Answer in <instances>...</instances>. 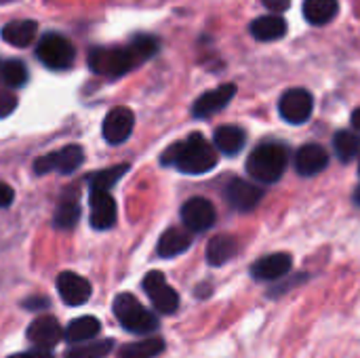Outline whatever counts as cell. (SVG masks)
<instances>
[{"mask_svg": "<svg viewBox=\"0 0 360 358\" xmlns=\"http://www.w3.org/2000/svg\"><path fill=\"white\" fill-rule=\"evenodd\" d=\"M213 141H215V148L226 154V156H234L238 154L243 148H245V141H247V135L240 127L236 124H224L215 131L213 135Z\"/></svg>", "mask_w": 360, "mask_h": 358, "instance_id": "obj_19", "label": "cell"}, {"mask_svg": "<svg viewBox=\"0 0 360 358\" xmlns=\"http://www.w3.org/2000/svg\"><path fill=\"white\" fill-rule=\"evenodd\" d=\"M162 350H165V342L160 338H150L118 348V358H154Z\"/></svg>", "mask_w": 360, "mask_h": 358, "instance_id": "obj_25", "label": "cell"}, {"mask_svg": "<svg viewBox=\"0 0 360 358\" xmlns=\"http://www.w3.org/2000/svg\"><path fill=\"white\" fill-rule=\"evenodd\" d=\"M133 127H135V114L129 108L118 106L110 110L103 120V137L108 143H122L129 139Z\"/></svg>", "mask_w": 360, "mask_h": 358, "instance_id": "obj_12", "label": "cell"}, {"mask_svg": "<svg viewBox=\"0 0 360 358\" xmlns=\"http://www.w3.org/2000/svg\"><path fill=\"white\" fill-rule=\"evenodd\" d=\"M99 329H101V325L95 317H80L68 325L63 335L70 344H84L86 340H93L99 333Z\"/></svg>", "mask_w": 360, "mask_h": 358, "instance_id": "obj_24", "label": "cell"}, {"mask_svg": "<svg viewBox=\"0 0 360 358\" xmlns=\"http://www.w3.org/2000/svg\"><path fill=\"white\" fill-rule=\"evenodd\" d=\"M158 38L156 36H150V34H141V36H137L133 42H131V53L135 55V59H137V63L139 61H143V59H148V57H152L156 51H158Z\"/></svg>", "mask_w": 360, "mask_h": 358, "instance_id": "obj_30", "label": "cell"}, {"mask_svg": "<svg viewBox=\"0 0 360 358\" xmlns=\"http://www.w3.org/2000/svg\"><path fill=\"white\" fill-rule=\"evenodd\" d=\"M17 108V97L8 91H0V118L8 116Z\"/></svg>", "mask_w": 360, "mask_h": 358, "instance_id": "obj_32", "label": "cell"}, {"mask_svg": "<svg viewBox=\"0 0 360 358\" xmlns=\"http://www.w3.org/2000/svg\"><path fill=\"white\" fill-rule=\"evenodd\" d=\"M327 165H329V154L319 143L302 146L295 154V171L304 177H312V175L323 173L327 169Z\"/></svg>", "mask_w": 360, "mask_h": 358, "instance_id": "obj_15", "label": "cell"}, {"mask_svg": "<svg viewBox=\"0 0 360 358\" xmlns=\"http://www.w3.org/2000/svg\"><path fill=\"white\" fill-rule=\"evenodd\" d=\"M112 348H114V342H112V340L93 342V344H82V346H76V348L68 350L65 358H105Z\"/></svg>", "mask_w": 360, "mask_h": 358, "instance_id": "obj_28", "label": "cell"}, {"mask_svg": "<svg viewBox=\"0 0 360 358\" xmlns=\"http://www.w3.org/2000/svg\"><path fill=\"white\" fill-rule=\"evenodd\" d=\"M84 160V152L80 146L72 143V146H65L61 150H55L51 154H44L40 158L34 160V171L38 175H44V173H63V175H70L74 173Z\"/></svg>", "mask_w": 360, "mask_h": 358, "instance_id": "obj_6", "label": "cell"}, {"mask_svg": "<svg viewBox=\"0 0 360 358\" xmlns=\"http://www.w3.org/2000/svg\"><path fill=\"white\" fill-rule=\"evenodd\" d=\"M137 65L135 55L131 53V49H103L97 46L89 53V68L99 74V76H122L129 70H133Z\"/></svg>", "mask_w": 360, "mask_h": 358, "instance_id": "obj_4", "label": "cell"}, {"mask_svg": "<svg viewBox=\"0 0 360 358\" xmlns=\"http://www.w3.org/2000/svg\"><path fill=\"white\" fill-rule=\"evenodd\" d=\"M0 74H2V80L8 84V87H23L27 82V68L23 65V61L19 59H8L2 63L0 68Z\"/></svg>", "mask_w": 360, "mask_h": 358, "instance_id": "obj_29", "label": "cell"}, {"mask_svg": "<svg viewBox=\"0 0 360 358\" xmlns=\"http://www.w3.org/2000/svg\"><path fill=\"white\" fill-rule=\"evenodd\" d=\"M192 245V234L181 230V228H171L167 230L160 241H158V255L160 257H177L179 253L188 251Z\"/></svg>", "mask_w": 360, "mask_h": 358, "instance_id": "obj_21", "label": "cell"}, {"mask_svg": "<svg viewBox=\"0 0 360 358\" xmlns=\"http://www.w3.org/2000/svg\"><path fill=\"white\" fill-rule=\"evenodd\" d=\"M162 165H171L188 175H202L217 165V154L200 133H192L188 139L173 143L162 154Z\"/></svg>", "mask_w": 360, "mask_h": 358, "instance_id": "obj_1", "label": "cell"}, {"mask_svg": "<svg viewBox=\"0 0 360 358\" xmlns=\"http://www.w3.org/2000/svg\"><path fill=\"white\" fill-rule=\"evenodd\" d=\"M352 127L359 131V135H360V108H356V110L352 112Z\"/></svg>", "mask_w": 360, "mask_h": 358, "instance_id": "obj_37", "label": "cell"}, {"mask_svg": "<svg viewBox=\"0 0 360 358\" xmlns=\"http://www.w3.org/2000/svg\"><path fill=\"white\" fill-rule=\"evenodd\" d=\"M217 219L215 207L207 198H190L181 207V222L190 232H207Z\"/></svg>", "mask_w": 360, "mask_h": 358, "instance_id": "obj_9", "label": "cell"}, {"mask_svg": "<svg viewBox=\"0 0 360 358\" xmlns=\"http://www.w3.org/2000/svg\"><path fill=\"white\" fill-rule=\"evenodd\" d=\"M291 266H293V260L289 253H270L253 264L251 274L257 281H278L289 274Z\"/></svg>", "mask_w": 360, "mask_h": 358, "instance_id": "obj_16", "label": "cell"}, {"mask_svg": "<svg viewBox=\"0 0 360 358\" xmlns=\"http://www.w3.org/2000/svg\"><path fill=\"white\" fill-rule=\"evenodd\" d=\"M8 358H53L49 354V350H34V352H21V354H13Z\"/></svg>", "mask_w": 360, "mask_h": 358, "instance_id": "obj_36", "label": "cell"}, {"mask_svg": "<svg viewBox=\"0 0 360 358\" xmlns=\"http://www.w3.org/2000/svg\"><path fill=\"white\" fill-rule=\"evenodd\" d=\"M57 291L63 304L82 306L91 298V283L84 276H78L74 272H61L57 279Z\"/></svg>", "mask_w": 360, "mask_h": 358, "instance_id": "obj_13", "label": "cell"}, {"mask_svg": "<svg viewBox=\"0 0 360 358\" xmlns=\"http://www.w3.org/2000/svg\"><path fill=\"white\" fill-rule=\"evenodd\" d=\"M38 32V23L32 19H21V21H11L2 27V40L8 42L11 46H27L32 44L34 36Z\"/></svg>", "mask_w": 360, "mask_h": 358, "instance_id": "obj_20", "label": "cell"}, {"mask_svg": "<svg viewBox=\"0 0 360 358\" xmlns=\"http://www.w3.org/2000/svg\"><path fill=\"white\" fill-rule=\"evenodd\" d=\"M13 190L6 186V184H0V207L4 209V207H8L11 203H13Z\"/></svg>", "mask_w": 360, "mask_h": 358, "instance_id": "obj_34", "label": "cell"}, {"mask_svg": "<svg viewBox=\"0 0 360 358\" xmlns=\"http://www.w3.org/2000/svg\"><path fill=\"white\" fill-rule=\"evenodd\" d=\"M80 219V207L76 203H61L55 211V228H74Z\"/></svg>", "mask_w": 360, "mask_h": 358, "instance_id": "obj_31", "label": "cell"}, {"mask_svg": "<svg viewBox=\"0 0 360 358\" xmlns=\"http://www.w3.org/2000/svg\"><path fill=\"white\" fill-rule=\"evenodd\" d=\"M251 36L259 42H272L287 34V21L283 15H264L251 23Z\"/></svg>", "mask_w": 360, "mask_h": 358, "instance_id": "obj_18", "label": "cell"}, {"mask_svg": "<svg viewBox=\"0 0 360 358\" xmlns=\"http://www.w3.org/2000/svg\"><path fill=\"white\" fill-rule=\"evenodd\" d=\"M340 0H304V17L312 25H325L335 19Z\"/></svg>", "mask_w": 360, "mask_h": 358, "instance_id": "obj_22", "label": "cell"}, {"mask_svg": "<svg viewBox=\"0 0 360 358\" xmlns=\"http://www.w3.org/2000/svg\"><path fill=\"white\" fill-rule=\"evenodd\" d=\"M114 314L122 323V327L131 333L146 335L158 327V321L152 312H148L131 293H120L114 300Z\"/></svg>", "mask_w": 360, "mask_h": 358, "instance_id": "obj_3", "label": "cell"}, {"mask_svg": "<svg viewBox=\"0 0 360 358\" xmlns=\"http://www.w3.org/2000/svg\"><path fill=\"white\" fill-rule=\"evenodd\" d=\"M23 306H25L27 310H40V308H46L49 302H46L44 298H30V300L23 302Z\"/></svg>", "mask_w": 360, "mask_h": 358, "instance_id": "obj_35", "label": "cell"}, {"mask_svg": "<svg viewBox=\"0 0 360 358\" xmlns=\"http://www.w3.org/2000/svg\"><path fill=\"white\" fill-rule=\"evenodd\" d=\"M238 251V243L232 236H215L207 245V262L211 266H224Z\"/></svg>", "mask_w": 360, "mask_h": 358, "instance_id": "obj_23", "label": "cell"}, {"mask_svg": "<svg viewBox=\"0 0 360 358\" xmlns=\"http://www.w3.org/2000/svg\"><path fill=\"white\" fill-rule=\"evenodd\" d=\"M262 198H264V190L240 177L230 179V184L226 186V200L236 211H253Z\"/></svg>", "mask_w": 360, "mask_h": 358, "instance_id": "obj_10", "label": "cell"}, {"mask_svg": "<svg viewBox=\"0 0 360 358\" xmlns=\"http://www.w3.org/2000/svg\"><path fill=\"white\" fill-rule=\"evenodd\" d=\"M234 95H236V84H232V82L221 84L213 91H207L192 106L194 118H209V116L217 114L219 110H224L234 99Z\"/></svg>", "mask_w": 360, "mask_h": 358, "instance_id": "obj_11", "label": "cell"}, {"mask_svg": "<svg viewBox=\"0 0 360 358\" xmlns=\"http://www.w3.org/2000/svg\"><path fill=\"white\" fill-rule=\"evenodd\" d=\"M354 203H356V205L360 207V186L356 188V190H354Z\"/></svg>", "mask_w": 360, "mask_h": 358, "instance_id": "obj_38", "label": "cell"}, {"mask_svg": "<svg viewBox=\"0 0 360 358\" xmlns=\"http://www.w3.org/2000/svg\"><path fill=\"white\" fill-rule=\"evenodd\" d=\"M143 291L146 295L152 300L154 308L162 314H173L179 306V298L177 293L169 287V283L165 281V276L160 272H148V276L143 279Z\"/></svg>", "mask_w": 360, "mask_h": 358, "instance_id": "obj_8", "label": "cell"}, {"mask_svg": "<svg viewBox=\"0 0 360 358\" xmlns=\"http://www.w3.org/2000/svg\"><path fill=\"white\" fill-rule=\"evenodd\" d=\"M264 4H266L270 11H274V15H281L283 11L289 8L291 0H264Z\"/></svg>", "mask_w": 360, "mask_h": 358, "instance_id": "obj_33", "label": "cell"}, {"mask_svg": "<svg viewBox=\"0 0 360 358\" xmlns=\"http://www.w3.org/2000/svg\"><path fill=\"white\" fill-rule=\"evenodd\" d=\"M61 335H63V331H61L57 319H53V317H40L27 327V340L38 350L55 348L61 342Z\"/></svg>", "mask_w": 360, "mask_h": 358, "instance_id": "obj_14", "label": "cell"}, {"mask_svg": "<svg viewBox=\"0 0 360 358\" xmlns=\"http://www.w3.org/2000/svg\"><path fill=\"white\" fill-rule=\"evenodd\" d=\"M278 112L289 124H304L314 112V97L308 89H289L278 99Z\"/></svg>", "mask_w": 360, "mask_h": 358, "instance_id": "obj_7", "label": "cell"}, {"mask_svg": "<svg viewBox=\"0 0 360 358\" xmlns=\"http://www.w3.org/2000/svg\"><path fill=\"white\" fill-rule=\"evenodd\" d=\"M36 55L46 68L65 70L74 63L76 51H74V44L68 38H63L61 34H46L38 42Z\"/></svg>", "mask_w": 360, "mask_h": 358, "instance_id": "obj_5", "label": "cell"}, {"mask_svg": "<svg viewBox=\"0 0 360 358\" xmlns=\"http://www.w3.org/2000/svg\"><path fill=\"white\" fill-rule=\"evenodd\" d=\"M129 171V165H120V167H110L105 171H97L95 175H91L89 184H91V192H108L124 173Z\"/></svg>", "mask_w": 360, "mask_h": 358, "instance_id": "obj_27", "label": "cell"}, {"mask_svg": "<svg viewBox=\"0 0 360 358\" xmlns=\"http://www.w3.org/2000/svg\"><path fill=\"white\" fill-rule=\"evenodd\" d=\"M289 165V152L283 143H262L247 158V171L262 184H274L283 177Z\"/></svg>", "mask_w": 360, "mask_h": 358, "instance_id": "obj_2", "label": "cell"}, {"mask_svg": "<svg viewBox=\"0 0 360 358\" xmlns=\"http://www.w3.org/2000/svg\"><path fill=\"white\" fill-rule=\"evenodd\" d=\"M333 150L342 162H350L360 154V135L352 131H340L333 137Z\"/></svg>", "mask_w": 360, "mask_h": 358, "instance_id": "obj_26", "label": "cell"}, {"mask_svg": "<svg viewBox=\"0 0 360 358\" xmlns=\"http://www.w3.org/2000/svg\"><path fill=\"white\" fill-rule=\"evenodd\" d=\"M91 226L95 230H108L116 224V203L110 192H91Z\"/></svg>", "mask_w": 360, "mask_h": 358, "instance_id": "obj_17", "label": "cell"}]
</instances>
